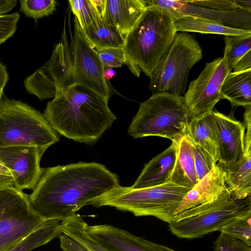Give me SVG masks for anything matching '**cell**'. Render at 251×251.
I'll list each match as a JSON object with an SVG mask.
<instances>
[{
  "instance_id": "3",
  "label": "cell",
  "mask_w": 251,
  "mask_h": 251,
  "mask_svg": "<svg viewBox=\"0 0 251 251\" xmlns=\"http://www.w3.org/2000/svg\"><path fill=\"white\" fill-rule=\"evenodd\" d=\"M177 34L172 15L148 5L124 39L123 49L131 72L150 77L167 54Z\"/></svg>"
},
{
  "instance_id": "25",
  "label": "cell",
  "mask_w": 251,
  "mask_h": 251,
  "mask_svg": "<svg viewBox=\"0 0 251 251\" xmlns=\"http://www.w3.org/2000/svg\"><path fill=\"white\" fill-rule=\"evenodd\" d=\"M83 31L97 51L109 48H123L124 37L103 17H100Z\"/></svg>"
},
{
  "instance_id": "29",
  "label": "cell",
  "mask_w": 251,
  "mask_h": 251,
  "mask_svg": "<svg viewBox=\"0 0 251 251\" xmlns=\"http://www.w3.org/2000/svg\"><path fill=\"white\" fill-rule=\"evenodd\" d=\"M224 56L226 59L228 70L233 67L247 52L251 50V34L240 36H225Z\"/></svg>"
},
{
  "instance_id": "43",
  "label": "cell",
  "mask_w": 251,
  "mask_h": 251,
  "mask_svg": "<svg viewBox=\"0 0 251 251\" xmlns=\"http://www.w3.org/2000/svg\"><path fill=\"white\" fill-rule=\"evenodd\" d=\"M238 5L240 6L241 10L251 13V0H236Z\"/></svg>"
},
{
  "instance_id": "42",
  "label": "cell",
  "mask_w": 251,
  "mask_h": 251,
  "mask_svg": "<svg viewBox=\"0 0 251 251\" xmlns=\"http://www.w3.org/2000/svg\"><path fill=\"white\" fill-rule=\"evenodd\" d=\"M92 3L96 8L99 14L104 18L105 10L106 0H91Z\"/></svg>"
},
{
  "instance_id": "30",
  "label": "cell",
  "mask_w": 251,
  "mask_h": 251,
  "mask_svg": "<svg viewBox=\"0 0 251 251\" xmlns=\"http://www.w3.org/2000/svg\"><path fill=\"white\" fill-rule=\"evenodd\" d=\"M69 2L82 30L101 17L91 0H70Z\"/></svg>"
},
{
  "instance_id": "38",
  "label": "cell",
  "mask_w": 251,
  "mask_h": 251,
  "mask_svg": "<svg viewBox=\"0 0 251 251\" xmlns=\"http://www.w3.org/2000/svg\"><path fill=\"white\" fill-rule=\"evenodd\" d=\"M14 178L10 170L0 161V189L14 186Z\"/></svg>"
},
{
  "instance_id": "23",
  "label": "cell",
  "mask_w": 251,
  "mask_h": 251,
  "mask_svg": "<svg viewBox=\"0 0 251 251\" xmlns=\"http://www.w3.org/2000/svg\"><path fill=\"white\" fill-rule=\"evenodd\" d=\"M222 99H226L232 106L251 105V70L229 72L220 89Z\"/></svg>"
},
{
  "instance_id": "17",
  "label": "cell",
  "mask_w": 251,
  "mask_h": 251,
  "mask_svg": "<svg viewBox=\"0 0 251 251\" xmlns=\"http://www.w3.org/2000/svg\"><path fill=\"white\" fill-rule=\"evenodd\" d=\"M225 177V168L215 164L211 171L183 198L174 216L187 209L216 200L226 188Z\"/></svg>"
},
{
  "instance_id": "37",
  "label": "cell",
  "mask_w": 251,
  "mask_h": 251,
  "mask_svg": "<svg viewBox=\"0 0 251 251\" xmlns=\"http://www.w3.org/2000/svg\"><path fill=\"white\" fill-rule=\"evenodd\" d=\"M59 238L62 251H89L78 241L63 233Z\"/></svg>"
},
{
  "instance_id": "32",
  "label": "cell",
  "mask_w": 251,
  "mask_h": 251,
  "mask_svg": "<svg viewBox=\"0 0 251 251\" xmlns=\"http://www.w3.org/2000/svg\"><path fill=\"white\" fill-rule=\"evenodd\" d=\"M191 142L195 170L199 182L211 171L216 163L212 157L202 148L191 140Z\"/></svg>"
},
{
  "instance_id": "16",
  "label": "cell",
  "mask_w": 251,
  "mask_h": 251,
  "mask_svg": "<svg viewBox=\"0 0 251 251\" xmlns=\"http://www.w3.org/2000/svg\"><path fill=\"white\" fill-rule=\"evenodd\" d=\"M88 233L110 251H176L108 224L87 225Z\"/></svg>"
},
{
  "instance_id": "35",
  "label": "cell",
  "mask_w": 251,
  "mask_h": 251,
  "mask_svg": "<svg viewBox=\"0 0 251 251\" xmlns=\"http://www.w3.org/2000/svg\"><path fill=\"white\" fill-rule=\"evenodd\" d=\"M20 19L18 12L0 15V45L13 36Z\"/></svg>"
},
{
  "instance_id": "21",
  "label": "cell",
  "mask_w": 251,
  "mask_h": 251,
  "mask_svg": "<svg viewBox=\"0 0 251 251\" xmlns=\"http://www.w3.org/2000/svg\"><path fill=\"white\" fill-rule=\"evenodd\" d=\"M187 135L193 142L206 151L216 163L219 162V148L213 111L191 119Z\"/></svg>"
},
{
  "instance_id": "34",
  "label": "cell",
  "mask_w": 251,
  "mask_h": 251,
  "mask_svg": "<svg viewBox=\"0 0 251 251\" xmlns=\"http://www.w3.org/2000/svg\"><path fill=\"white\" fill-rule=\"evenodd\" d=\"M214 251H251V246L220 232L214 242Z\"/></svg>"
},
{
  "instance_id": "7",
  "label": "cell",
  "mask_w": 251,
  "mask_h": 251,
  "mask_svg": "<svg viewBox=\"0 0 251 251\" xmlns=\"http://www.w3.org/2000/svg\"><path fill=\"white\" fill-rule=\"evenodd\" d=\"M249 209H251V196L237 200L226 188L214 201L175 215L168 225V229L180 239L201 238L220 231L230 219Z\"/></svg>"
},
{
  "instance_id": "39",
  "label": "cell",
  "mask_w": 251,
  "mask_h": 251,
  "mask_svg": "<svg viewBox=\"0 0 251 251\" xmlns=\"http://www.w3.org/2000/svg\"><path fill=\"white\" fill-rule=\"evenodd\" d=\"M251 70V50L247 52L236 63L233 72H240Z\"/></svg>"
},
{
  "instance_id": "31",
  "label": "cell",
  "mask_w": 251,
  "mask_h": 251,
  "mask_svg": "<svg viewBox=\"0 0 251 251\" xmlns=\"http://www.w3.org/2000/svg\"><path fill=\"white\" fill-rule=\"evenodd\" d=\"M20 11L25 17L38 19L48 16L56 9L55 0H20Z\"/></svg>"
},
{
  "instance_id": "28",
  "label": "cell",
  "mask_w": 251,
  "mask_h": 251,
  "mask_svg": "<svg viewBox=\"0 0 251 251\" xmlns=\"http://www.w3.org/2000/svg\"><path fill=\"white\" fill-rule=\"evenodd\" d=\"M219 231L251 246V209L232 218Z\"/></svg>"
},
{
  "instance_id": "1",
  "label": "cell",
  "mask_w": 251,
  "mask_h": 251,
  "mask_svg": "<svg viewBox=\"0 0 251 251\" xmlns=\"http://www.w3.org/2000/svg\"><path fill=\"white\" fill-rule=\"evenodd\" d=\"M119 185L118 176L104 165L79 162L42 168L28 197L33 210L45 220L61 222Z\"/></svg>"
},
{
  "instance_id": "9",
  "label": "cell",
  "mask_w": 251,
  "mask_h": 251,
  "mask_svg": "<svg viewBox=\"0 0 251 251\" xmlns=\"http://www.w3.org/2000/svg\"><path fill=\"white\" fill-rule=\"evenodd\" d=\"M46 221L22 191L14 186L0 189V251L13 249Z\"/></svg>"
},
{
  "instance_id": "19",
  "label": "cell",
  "mask_w": 251,
  "mask_h": 251,
  "mask_svg": "<svg viewBox=\"0 0 251 251\" xmlns=\"http://www.w3.org/2000/svg\"><path fill=\"white\" fill-rule=\"evenodd\" d=\"M104 18L124 37L148 7L143 0H106Z\"/></svg>"
},
{
  "instance_id": "13",
  "label": "cell",
  "mask_w": 251,
  "mask_h": 251,
  "mask_svg": "<svg viewBox=\"0 0 251 251\" xmlns=\"http://www.w3.org/2000/svg\"><path fill=\"white\" fill-rule=\"evenodd\" d=\"M46 150L33 146L0 148V161L11 173L14 187L21 191L34 189L41 175L40 162Z\"/></svg>"
},
{
  "instance_id": "12",
  "label": "cell",
  "mask_w": 251,
  "mask_h": 251,
  "mask_svg": "<svg viewBox=\"0 0 251 251\" xmlns=\"http://www.w3.org/2000/svg\"><path fill=\"white\" fill-rule=\"evenodd\" d=\"M229 72L226 58L223 56L206 63L199 76L190 83L183 97L191 119L213 111L222 100L220 89Z\"/></svg>"
},
{
  "instance_id": "44",
  "label": "cell",
  "mask_w": 251,
  "mask_h": 251,
  "mask_svg": "<svg viewBox=\"0 0 251 251\" xmlns=\"http://www.w3.org/2000/svg\"><path fill=\"white\" fill-rule=\"evenodd\" d=\"M115 75V72L113 68H106L104 69L103 75L105 79L108 81Z\"/></svg>"
},
{
  "instance_id": "8",
  "label": "cell",
  "mask_w": 251,
  "mask_h": 251,
  "mask_svg": "<svg viewBox=\"0 0 251 251\" xmlns=\"http://www.w3.org/2000/svg\"><path fill=\"white\" fill-rule=\"evenodd\" d=\"M202 57V49L192 35L177 33L167 54L150 77L149 88L152 94L182 96L190 69Z\"/></svg>"
},
{
  "instance_id": "24",
  "label": "cell",
  "mask_w": 251,
  "mask_h": 251,
  "mask_svg": "<svg viewBox=\"0 0 251 251\" xmlns=\"http://www.w3.org/2000/svg\"><path fill=\"white\" fill-rule=\"evenodd\" d=\"M177 31L240 36L251 34V30L225 26L220 23L197 17L183 15L173 18Z\"/></svg>"
},
{
  "instance_id": "6",
  "label": "cell",
  "mask_w": 251,
  "mask_h": 251,
  "mask_svg": "<svg viewBox=\"0 0 251 251\" xmlns=\"http://www.w3.org/2000/svg\"><path fill=\"white\" fill-rule=\"evenodd\" d=\"M59 139V134L39 111L3 96L0 100V148L33 146L47 150Z\"/></svg>"
},
{
  "instance_id": "14",
  "label": "cell",
  "mask_w": 251,
  "mask_h": 251,
  "mask_svg": "<svg viewBox=\"0 0 251 251\" xmlns=\"http://www.w3.org/2000/svg\"><path fill=\"white\" fill-rule=\"evenodd\" d=\"M146 2L148 5L157 6L168 11L173 18L188 15L233 28L251 30V13L244 10H215L192 5L186 0H148Z\"/></svg>"
},
{
  "instance_id": "11",
  "label": "cell",
  "mask_w": 251,
  "mask_h": 251,
  "mask_svg": "<svg viewBox=\"0 0 251 251\" xmlns=\"http://www.w3.org/2000/svg\"><path fill=\"white\" fill-rule=\"evenodd\" d=\"M74 33L70 48L73 84L86 87L109 100L111 89L103 75L104 68L97 50L86 37L74 16Z\"/></svg>"
},
{
  "instance_id": "2",
  "label": "cell",
  "mask_w": 251,
  "mask_h": 251,
  "mask_svg": "<svg viewBox=\"0 0 251 251\" xmlns=\"http://www.w3.org/2000/svg\"><path fill=\"white\" fill-rule=\"evenodd\" d=\"M108 102L90 89L74 85L48 102L43 115L59 134L92 144L116 119Z\"/></svg>"
},
{
  "instance_id": "4",
  "label": "cell",
  "mask_w": 251,
  "mask_h": 251,
  "mask_svg": "<svg viewBox=\"0 0 251 251\" xmlns=\"http://www.w3.org/2000/svg\"><path fill=\"white\" fill-rule=\"evenodd\" d=\"M191 189L172 181L140 189L120 185L93 200L89 205L94 207L110 206L127 211L135 216H153L171 223L174 213L183 198Z\"/></svg>"
},
{
  "instance_id": "15",
  "label": "cell",
  "mask_w": 251,
  "mask_h": 251,
  "mask_svg": "<svg viewBox=\"0 0 251 251\" xmlns=\"http://www.w3.org/2000/svg\"><path fill=\"white\" fill-rule=\"evenodd\" d=\"M219 148V165L225 168L240 160L245 151L246 127L232 111L226 115L213 111Z\"/></svg>"
},
{
  "instance_id": "5",
  "label": "cell",
  "mask_w": 251,
  "mask_h": 251,
  "mask_svg": "<svg viewBox=\"0 0 251 251\" xmlns=\"http://www.w3.org/2000/svg\"><path fill=\"white\" fill-rule=\"evenodd\" d=\"M191 119L183 96L153 94L140 103L127 133L134 138L159 136L178 143L187 135Z\"/></svg>"
},
{
  "instance_id": "10",
  "label": "cell",
  "mask_w": 251,
  "mask_h": 251,
  "mask_svg": "<svg viewBox=\"0 0 251 251\" xmlns=\"http://www.w3.org/2000/svg\"><path fill=\"white\" fill-rule=\"evenodd\" d=\"M27 92L39 100L54 98L73 85L70 44L64 28L50 59L24 81Z\"/></svg>"
},
{
  "instance_id": "18",
  "label": "cell",
  "mask_w": 251,
  "mask_h": 251,
  "mask_svg": "<svg viewBox=\"0 0 251 251\" xmlns=\"http://www.w3.org/2000/svg\"><path fill=\"white\" fill-rule=\"evenodd\" d=\"M178 143L172 142L161 153L146 164L134 184L133 189L160 185L170 181L176 157Z\"/></svg>"
},
{
  "instance_id": "36",
  "label": "cell",
  "mask_w": 251,
  "mask_h": 251,
  "mask_svg": "<svg viewBox=\"0 0 251 251\" xmlns=\"http://www.w3.org/2000/svg\"><path fill=\"white\" fill-rule=\"evenodd\" d=\"M186 1L197 6L218 11H229L241 10L236 0H186Z\"/></svg>"
},
{
  "instance_id": "33",
  "label": "cell",
  "mask_w": 251,
  "mask_h": 251,
  "mask_svg": "<svg viewBox=\"0 0 251 251\" xmlns=\"http://www.w3.org/2000/svg\"><path fill=\"white\" fill-rule=\"evenodd\" d=\"M104 69L127 65L123 48H109L97 51Z\"/></svg>"
},
{
  "instance_id": "41",
  "label": "cell",
  "mask_w": 251,
  "mask_h": 251,
  "mask_svg": "<svg viewBox=\"0 0 251 251\" xmlns=\"http://www.w3.org/2000/svg\"><path fill=\"white\" fill-rule=\"evenodd\" d=\"M16 0H0V15L7 14L17 5Z\"/></svg>"
},
{
  "instance_id": "40",
  "label": "cell",
  "mask_w": 251,
  "mask_h": 251,
  "mask_svg": "<svg viewBox=\"0 0 251 251\" xmlns=\"http://www.w3.org/2000/svg\"><path fill=\"white\" fill-rule=\"evenodd\" d=\"M9 79L7 70L3 64L0 62V100L3 96L5 86Z\"/></svg>"
},
{
  "instance_id": "26",
  "label": "cell",
  "mask_w": 251,
  "mask_h": 251,
  "mask_svg": "<svg viewBox=\"0 0 251 251\" xmlns=\"http://www.w3.org/2000/svg\"><path fill=\"white\" fill-rule=\"evenodd\" d=\"M87 225L83 217L76 213L61 222V228L63 233L78 241L89 251H110L91 236Z\"/></svg>"
},
{
  "instance_id": "22",
  "label": "cell",
  "mask_w": 251,
  "mask_h": 251,
  "mask_svg": "<svg viewBox=\"0 0 251 251\" xmlns=\"http://www.w3.org/2000/svg\"><path fill=\"white\" fill-rule=\"evenodd\" d=\"M170 181L190 189L198 182L191 142L187 135L178 143L176 157Z\"/></svg>"
},
{
  "instance_id": "20",
  "label": "cell",
  "mask_w": 251,
  "mask_h": 251,
  "mask_svg": "<svg viewBox=\"0 0 251 251\" xmlns=\"http://www.w3.org/2000/svg\"><path fill=\"white\" fill-rule=\"evenodd\" d=\"M225 183L237 200L251 195V138L245 139V151L241 159L225 168Z\"/></svg>"
},
{
  "instance_id": "27",
  "label": "cell",
  "mask_w": 251,
  "mask_h": 251,
  "mask_svg": "<svg viewBox=\"0 0 251 251\" xmlns=\"http://www.w3.org/2000/svg\"><path fill=\"white\" fill-rule=\"evenodd\" d=\"M62 233L61 222L48 220L9 251H31L59 238Z\"/></svg>"
}]
</instances>
